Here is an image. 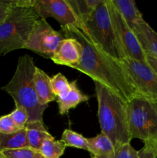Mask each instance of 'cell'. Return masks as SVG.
Returning <instances> with one entry per match:
<instances>
[{
  "label": "cell",
  "mask_w": 157,
  "mask_h": 158,
  "mask_svg": "<svg viewBox=\"0 0 157 158\" xmlns=\"http://www.w3.org/2000/svg\"><path fill=\"white\" fill-rule=\"evenodd\" d=\"M61 32L65 38L75 39L82 46L81 60L72 69L104 85L126 103L142 97L120 62L103 52L86 31L69 26L61 27Z\"/></svg>",
  "instance_id": "obj_1"
},
{
  "label": "cell",
  "mask_w": 157,
  "mask_h": 158,
  "mask_svg": "<svg viewBox=\"0 0 157 158\" xmlns=\"http://www.w3.org/2000/svg\"><path fill=\"white\" fill-rule=\"evenodd\" d=\"M94 83L101 133L111 140L116 151L123 144L130 143L132 140L128 124L127 105L104 85L99 82Z\"/></svg>",
  "instance_id": "obj_2"
},
{
  "label": "cell",
  "mask_w": 157,
  "mask_h": 158,
  "mask_svg": "<svg viewBox=\"0 0 157 158\" xmlns=\"http://www.w3.org/2000/svg\"><path fill=\"white\" fill-rule=\"evenodd\" d=\"M34 0H14L7 16L0 23V55L24 49L40 16Z\"/></svg>",
  "instance_id": "obj_3"
},
{
  "label": "cell",
  "mask_w": 157,
  "mask_h": 158,
  "mask_svg": "<svg viewBox=\"0 0 157 158\" xmlns=\"http://www.w3.org/2000/svg\"><path fill=\"white\" fill-rule=\"evenodd\" d=\"M35 63L32 57L24 55L19 57L16 69L10 81L2 89L12 97L15 106H20L26 110L29 122L43 121V114L48 106L39 103L34 85Z\"/></svg>",
  "instance_id": "obj_4"
},
{
  "label": "cell",
  "mask_w": 157,
  "mask_h": 158,
  "mask_svg": "<svg viewBox=\"0 0 157 158\" xmlns=\"http://www.w3.org/2000/svg\"><path fill=\"white\" fill-rule=\"evenodd\" d=\"M86 32L107 55L117 60L126 57L112 23L106 0H101L85 23Z\"/></svg>",
  "instance_id": "obj_5"
},
{
  "label": "cell",
  "mask_w": 157,
  "mask_h": 158,
  "mask_svg": "<svg viewBox=\"0 0 157 158\" xmlns=\"http://www.w3.org/2000/svg\"><path fill=\"white\" fill-rule=\"evenodd\" d=\"M129 133L132 139L145 143L157 137V103L137 97L126 103Z\"/></svg>",
  "instance_id": "obj_6"
},
{
  "label": "cell",
  "mask_w": 157,
  "mask_h": 158,
  "mask_svg": "<svg viewBox=\"0 0 157 158\" xmlns=\"http://www.w3.org/2000/svg\"><path fill=\"white\" fill-rule=\"evenodd\" d=\"M120 63L142 97L157 103V74L147 62L125 57Z\"/></svg>",
  "instance_id": "obj_7"
},
{
  "label": "cell",
  "mask_w": 157,
  "mask_h": 158,
  "mask_svg": "<svg viewBox=\"0 0 157 158\" xmlns=\"http://www.w3.org/2000/svg\"><path fill=\"white\" fill-rule=\"evenodd\" d=\"M64 39V35L61 32L52 29L46 19L40 18L35 24L24 49L32 51L44 58L51 59Z\"/></svg>",
  "instance_id": "obj_8"
},
{
  "label": "cell",
  "mask_w": 157,
  "mask_h": 158,
  "mask_svg": "<svg viewBox=\"0 0 157 158\" xmlns=\"http://www.w3.org/2000/svg\"><path fill=\"white\" fill-rule=\"evenodd\" d=\"M106 3L112 23L126 57L138 61L146 62V55L137 40L136 35L128 26L121 14L114 7L110 0H106Z\"/></svg>",
  "instance_id": "obj_9"
},
{
  "label": "cell",
  "mask_w": 157,
  "mask_h": 158,
  "mask_svg": "<svg viewBox=\"0 0 157 158\" xmlns=\"http://www.w3.org/2000/svg\"><path fill=\"white\" fill-rule=\"evenodd\" d=\"M34 8L40 18H53L61 27L74 26L80 27V23L68 0H34Z\"/></svg>",
  "instance_id": "obj_10"
},
{
  "label": "cell",
  "mask_w": 157,
  "mask_h": 158,
  "mask_svg": "<svg viewBox=\"0 0 157 158\" xmlns=\"http://www.w3.org/2000/svg\"><path fill=\"white\" fill-rule=\"evenodd\" d=\"M82 46L75 39L65 38L51 58L54 63L72 68L80 62Z\"/></svg>",
  "instance_id": "obj_11"
},
{
  "label": "cell",
  "mask_w": 157,
  "mask_h": 158,
  "mask_svg": "<svg viewBox=\"0 0 157 158\" xmlns=\"http://www.w3.org/2000/svg\"><path fill=\"white\" fill-rule=\"evenodd\" d=\"M89 96L84 94L77 86L76 80L70 82V89L61 96L56 97L58 113L61 115L66 114L71 109L75 108L78 104L89 100Z\"/></svg>",
  "instance_id": "obj_12"
},
{
  "label": "cell",
  "mask_w": 157,
  "mask_h": 158,
  "mask_svg": "<svg viewBox=\"0 0 157 158\" xmlns=\"http://www.w3.org/2000/svg\"><path fill=\"white\" fill-rule=\"evenodd\" d=\"M133 32L146 56L157 59V32L146 21L140 23Z\"/></svg>",
  "instance_id": "obj_13"
},
{
  "label": "cell",
  "mask_w": 157,
  "mask_h": 158,
  "mask_svg": "<svg viewBox=\"0 0 157 158\" xmlns=\"http://www.w3.org/2000/svg\"><path fill=\"white\" fill-rule=\"evenodd\" d=\"M110 2L121 14L132 32L140 23L145 21L136 4L132 0H110Z\"/></svg>",
  "instance_id": "obj_14"
},
{
  "label": "cell",
  "mask_w": 157,
  "mask_h": 158,
  "mask_svg": "<svg viewBox=\"0 0 157 158\" xmlns=\"http://www.w3.org/2000/svg\"><path fill=\"white\" fill-rule=\"evenodd\" d=\"M34 85L40 104L48 106L50 102L56 100V96L52 90L51 78L37 66L34 74Z\"/></svg>",
  "instance_id": "obj_15"
},
{
  "label": "cell",
  "mask_w": 157,
  "mask_h": 158,
  "mask_svg": "<svg viewBox=\"0 0 157 158\" xmlns=\"http://www.w3.org/2000/svg\"><path fill=\"white\" fill-rule=\"evenodd\" d=\"M91 158H114L115 150L111 140L104 134L87 138Z\"/></svg>",
  "instance_id": "obj_16"
},
{
  "label": "cell",
  "mask_w": 157,
  "mask_h": 158,
  "mask_svg": "<svg viewBox=\"0 0 157 158\" xmlns=\"http://www.w3.org/2000/svg\"><path fill=\"white\" fill-rule=\"evenodd\" d=\"M101 0H68L74 13L78 18L82 30L86 31L85 23Z\"/></svg>",
  "instance_id": "obj_17"
},
{
  "label": "cell",
  "mask_w": 157,
  "mask_h": 158,
  "mask_svg": "<svg viewBox=\"0 0 157 158\" xmlns=\"http://www.w3.org/2000/svg\"><path fill=\"white\" fill-rule=\"evenodd\" d=\"M26 137L29 148L38 151L42 143L49 134L43 121L28 123L26 126Z\"/></svg>",
  "instance_id": "obj_18"
},
{
  "label": "cell",
  "mask_w": 157,
  "mask_h": 158,
  "mask_svg": "<svg viewBox=\"0 0 157 158\" xmlns=\"http://www.w3.org/2000/svg\"><path fill=\"white\" fill-rule=\"evenodd\" d=\"M26 147L29 146L26 137V129L11 134H0V152Z\"/></svg>",
  "instance_id": "obj_19"
},
{
  "label": "cell",
  "mask_w": 157,
  "mask_h": 158,
  "mask_svg": "<svg viewBox=\"0 0 157 158\" xmlns=\"http://www.w3.org/2000/svg\"><path fill=\"white\" fill-rule=\"evenodd\" d=\"M66 148L61 140H56L49 134L42 143L38 152L46 158H60L64 154Z\"/></svg>",
  "instance_id": "obj_20"
},
{
  "label": "cell",
  "mask_w": 157,
  "mask_h": 158,
  "mask_svg": "<svg viewBox=\"0 0 157 158\" xmlns=\"http://www.w3.org/2000/svg\"><path fill=\"white\" fill-rule=\"evenodd\" d=\"M61 140L66 147H71L89 151L87 138L83 137L81 134L75 132L70 129H66L63 131Z\"/></svg>",
  "instance_id": "obj_21"
},
{
  "label": "cell",
  "mask_w": 157,
  "mask_h": 158,
  "mask_svg": "<svg viewBox=\"0 0 157 158\" xmlns=\"http://www.w3.org/2000/svg\"><path fill=\"white\" fill-rule=\"evenodd\" d=\"M52 90L54 94L57 97L64 94L70 89V83L64 75L58 73L51 78Z\"/></svg>",
  "instance_id": "obj_22"
},
{
  "label": "cell",
  "mask_w": 157,
  "mask_h": 158,
  "mask_svg": "<svg viewBox=\"0 0 157 158\" xmlns=\"http://www.w3.org/2000/svg\"><path fill=\"white\" fill-rule=\"evenodd\" d=\"M1 153L6 158H35L38 151L26 147L18 149L6 150Z\"/></svg>",
  "instance_id": "obj_23"
},
{
  "label": "cell",
  "mask_w": 157,
  "mask_h": 158,
  "mask_svg": "<svg viewBox=\"0 0 157 158\" xmlns=\"http://www.w3.org/2000/svg\"><path fill=\"white\" fill-rule=\"evenodd\" d=\"M11 118L14 121V123L20 128L25 129L26 124L29 122V115L24 107L20 106H15V109L9 114Z\"/></svg>",
  "instance_id": "obj_24"
},
{
  "label": "cell",
  "mask_w": 157,
  "mask_h": 158,
  "mask_svg": "<svg viewBox=\"0 0 157 158\" xmlns=\"http://www.w3.org/2000/svg\"><path fill=\"white\" fill-rule=\"evenodd\" d=\"M11 118L10 115H4L0 117V134H11L21 131Z\"/></svg>",
  "instance_id": "obj_25"
},
{
  "label": "cell",
  "mask_w": 157,
  "mask_h": 158,
  "mask_svg": "<svg viewBox=\"0 0 157 158\" xmlns=\"http://www.w3.org/2000/svg\"><path fill=\"white\" fill-rule=\"evenodd\" d=\"M114 158H139V151L134 149L130 143H126L115 151Z\"/></svg>",
  "instance_id": "obj_26"
},
{
  "label": "cell",
  "mask_w": 157,
  "mask_h": 158,
  "mask_svg": "<svg viewBox=\"0 0 157 158\" xmlns=\"http://www.w3.org/2000/svg\"><path fill=\"white\" fill-rule=\"evenodd\" d=\"M157 151L150 142L144 143V146L139 151V158H156Z\"/></svg>",
  "instance_id": "obj_27"
},
{
  "label": "cell",
  "mask_w": 157,
  "mask_h": 158,
  "mask_svg": "<svg viewBox=\"0 0 157 158\" xmlns=\"http://www.w3.org/2000/svg\"><path fill=\"white\" fill-rule=\"evenodd\" d=\"M14 0H0V23L6 19Z\"/></svg>",
  "instance_id": "obj_28"
},
{
  "label": "cell",
  "mask_w": 157,
  "mask_h": 158,
  "mask_svg": "<svg viewBox=\"0 0 157 158\" xmlns=\"http://www.w3.org/2000/svg\"><path fill=\"white\" fill-rule=\"evenodd\" d=\"M146 62L149 65V66L153 69L154 72L157 74V59L151 56H146Z\"/></svg>",
  "instance_id": "obj_29"
},
{
  "label": "cell",
  "mask_w": 157,
  "mask_h": 158,
  "mask_svg": "<svg viewBox=\"0 0 157 158\" xmlns=\"http://www.w3.org/2000/svg\"><path fill=\"white\" fill-rule=\"evenodd\" d=\"M150 143H152V145H153V146L155 147V150H156V151H157V137H156V138H155L154 140H152V141H151Z\"/></svg>",
  "instance_id": "obj_30"
},
{
  "label": "cell",
  "mask_w": 157,
  "mask_h": 158,
  "mask_svg": "<svg viewBox=\"0 0 157 158\" xmlns=\"http://www.w3.org/2000/svg\"><path fill=\"white\" fill-rule=\"evenodd\" d=\"M35 158H46V157H45L44 156H42V154H40L39 152H38V154H36V156H35Z\"/></svg>",
  "instance_id": "obj_31"
},
{
  "label": "cell",
  "mask_w": 157,
  "mask_h": 158,
  "mask_svg": "<svg viewBox=\"0 0 157 158\" xmlns=\"http://www.w3.org/2000/svg\"><path fill=\"white\" fill-rule=\"evenodd\" d=\"M0 158H6V157H4V156H3V154H2L1 152H0Z\"/></svg>",
  "instance_id": "obj_32"
}]
</instances>
